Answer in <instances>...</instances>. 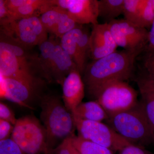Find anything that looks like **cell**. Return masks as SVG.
<instances>
[{
    "label": "cell",
    "instance_id": "9",
    "mask_svg": "<svg viewBox=\"0 0 154 154\" xmlns=\"http://www.w3.org/2000/svg\"><path fill=\"white\" fill-rule=\"evenodd\" d=\"M53 5L66 10L79 25L98 23L99 4L97 0H51Z\"/></svg>",
    "mask_w": 154,
    "mask_h": 154
},
{
    "label": "cell",
    "instance_id": "22",
    "mask_svg": "<svg viewBox=\"0 0 154 154\" xmlns=\"http://www.w3.org/2000/svg\"><path fill=\"white\" fill-rule=\"evenodd\" d=\"M64 10L54 5L39 17L42 24L48 33L53 34Z\"/></svg>",
    "mask_w": 154,
    "mask_h": 154
},
{
    "label": "cell",
    "instance_id": "11",
    "mask_svg": "<svg viewBox=\"0 0 154 154\" xmlns=\"http://www.w3.org/2000/svg\"><path fill=\"white\" fill-rule=\"evenodd\" d=\"M0 72L3 78H16L33 73L28 59L21 58L0 44Z\"/></svg>",
    "mask_w": 154,
    "mask_h": 154
},
{
    "label": "cell",
    "instance_id": "2",
    "mask_svg": "<svg viewBox=\"0 0 154 154\" xmlns=\"http://www.w3.org/2000/svg\"><path fill=\"white\" fill-rule=\"evenodd\" d=\"M40 119L43 124L51 152L61 143L75 135L76 130L72 113L63 102L53 95H42L39 99Z\"/></svg>",
    "mask_w": 154,
    "mask_h": 154
},
{
    "label": "cell",
    "instance_id": "1",
    "mask_svg": "<svg viewBox=\"0 0 154 154\" xmlns=\"http://www.w3.org/2000/svg\"><path fill=\"white\" fill-rule=\"evenodd\" d=\"M146 48L116 51L87 64L83 80L89 94L107 82L114 80L126 82L130 79L134 73L136 60Z\"/></svg>",
    "mask_w": 154,
    "mask_h": 154
},
{
    "label": "cell",
    "instance_id": "33",
    "mask_svg": "<svg viewBox=\"0 0 154 154\" xmlns=\"http://www.w3.org/2000/svg\"><path fill=\"white\" fill-rule=\"evenodd\" d=\"M146 48L149 49L154 50V19L149 31L148 44Z\"/></svg>",
    "mask_w": 154,
    "mask_h": 154
},
{
    "label": "cell",
    "instance_id": "28",
    "mask_svg": "<svg viewBox=\"0 0 154 154\" xmlns=\"http://www.w3.org/2000/svg\"><path fill=\"white\" fill-rule=\"evenodd\" d=\"M0 154H25L11 138L0 140Z\"/></svg>",
    "mask_w": 154,
    "mask_h": 154
},
{
    "label": "cell",
    "instance_id": "10",
    "mask_svg": "<svg viewBox=\"0 0 154 154\" xmlns=\"http://www.w3.org/2000/svg\"><path fill=\"white\" fill-rule=\"evenodd\" d=\"M90 57L96 60L116 51L117 45L108 23L93 25L90 36Z\"/></svg>",
    "mask_w": 154,
    "mask_h": 154
},
{
    "label": "cell",
    "instance_id": "25",
    "mask_svg": "<svg viewBox=\"0 0 154 154\" xmlns=\"http://www.w3.org/2000/svg\"><path fill=\"white\" fill-rule=\"evenodd\" d=\"M144 2L145 0H124L125 19L134 24Z\"/></svg>",
    "mask_w": 154,
    "mask_h": 154
},
{
    "label": "cell",
    "instance_id": "6",
    "mask_svg": "<svg viewBox=\"0 0 154 154\" xmlns=\"http://www.w3.org/2000/svg\"><path fill=\"white\" fill-rule=\"evenodd\" d=\"M1 35L10 38L22 47L40 45L48 38L47 31L39 17L17 20H1Z\"/></svg>",
    "mask_w": 154,
    "mask_h": 154
},
{
    "label": "cell",
    "instance_id": "27",
    "mask_svg": "<svg viewBox=\"0 0 154 154\" xmlns=\"http://www.w3.org/2000/svg\"><path fill=\"white\" fill-rule=\"evenodd\" d=\"M72 137L63 140L51 151V154H81L74 145Z\"/></svg>",
    "mask_w": 154,
    "mask_h": 154
},
{
    "label": "cell",
    "instance_id": "5",
    "mask_svg": "<svg viewBox=\"0 0 154 154\" xmlns=\"http://www.w3.org/2000/svg\"><path fill=\"white\" fill-rule=\"evenodd\" d=\"M11 138L25 154H50L44 126L32 116L17 119Z\"/></svg>",
    "mask_w": 154,
    "mask_h": 154
},
{
    "label": "cell",
    "instance_id": "13",
    "mask_svg": "<svg viewBox=\"0 0 154 154\" xmlns=\"http://www.w3.org/2000/svg\"><path fill=\"white\" fill-rule=\"evenodd\" d=\"M78 69L71 57L57 41L54 48L53 60L51 69V82L55 81L61 85L64 80L72 71Z\"/></svg>",
    "mask_w": 154,
    "mask_h": 154
},
{
    "label": "cell",
    "instance_id": "20",
    "mask_svg": "<svg viewBox=\"0 0 154 154\" xmlns=\"http://www.w3.org/2000/svg\"><path fill=\"white\" fill-rule=\"evenodd\" d=\"M72 140L81 154H113L109 149L84 139L79 136H74Z\"/></svg>",
    "mask_w": 154,
    "mask_h": 154
},
{
    "label": "cell",
    "instance_id": "17",
    "mask_svg": "<svg viewBox=\"0 0 154 154\" xmlns=\"http://www.w3.org/2000/svg\"><path fill=\"white\" fill-rule=\"evenodd\" d=\"M56 40L53 38H48L39 45V56L36 58V63L39 72L43 78L49 82H51L50 73L53 60L54 54Z\"/></svg>",
    "mask_w": 154,
    "mask_h": 154
},
{
    "label": "cell",
    "instance_id": "8",
    "mask_svg": "<svg viewBox=\"0 0 154 154\" xmlns=\"http://www.w3.org/2000/svg\"><path fill=\"white\" fill-rule=\"evenodd\" d=\"M74 119L79 137L105 147L113 153L119 152L125 146L131 144L107 124L101 122Z\"/></svg>",
    "mask_w": 154,
    "mask_h": 154
},
{
    "label": "cell",
    "instance_id": "12",
    "mask_svg": "<svg viewBox=\"0 0 154 154\" xmlns=\"http://www.w3.org/2000/svg\"><path fill=\"white\" fill-rule=\"evenodd\" d=\"M63 99L65 106L72 113L82 103L85 96V85L78 69L71 72L61 85Z\"/></svg>",
    "mask_w": 154,
    "mask_h": 154
},
{
    "label": "cell",
    "instance_id": "30",
    "mask_svg": "<svg viewBox=\"0 0 154 154\" xmlns=\"http://www.w3.org/2000/svg\"><path fill=\"white\" fill-rule=\"evenodd\" d=\"M119 154H154L145 149L144 147L130 144L122 149Z\"/></svg>",
    "mask_w": 154,
    "mask_h": 154
},
{
    "label": "cell",
    "instance_id": "16",
    "mask_svg": "<svg viewBox=\"0 0 154 154\" xmlns=\"http://www.w3.org/2000/svg\"><path fill=\"white\" fill-rule=\"evenodd\" d=\"M72 113L75 118L88 121L102 122L108 118L104 108L96 100L82 102Z\"/></svg>",
    "mask_w": 154,
    "mask_h": 154
},
{
    "label": "cell",
    "instance_id": "15",
    "mask_svg": "<svg viewBox=\"0 0 154 154\" xmlns=\"http://www.w3.org/2000/svg\"><path fill=\"white\" fill-rule=\"evenodd\" d=\"M82 25L79 26L63 35L60 41L63 49L68 53L75 63L81 75H83L86 65L83 62L80 55L78 38Z\"/></svg>",
    "mask_w": 154,
    "mask_h": 154
},
{
    "label": "cell",
    "instance_id": "26",
    "mask_svg": "<svg viewBox=\"0 0 154 154\" xmlns=\"http://www.w3.org/2000/svg\"><path fill=\"white\" fill-rule=\"evenodd\" d=\"M143 53V63L146 72L144 75L154 82V50L147 49L146 48Z\"/></svg>",
    "mask_w": 154,
    "mask_h": 154
},
{
    "label": "cell",
    "instance_id": "24",
    "mask_svg": "<svg viewBox=\"0 0 154 154\" xmlns=\"http://www.w3.org/2000/svg\"><path fill=\"white\" fill-rule=\"evenodd\" d=\"M79 25L75 22L66 10L63 12L53 34L60 38L63 35L77 28Z\"/></svg>",
    "mask_w": 154,
    "mask_h": 154
},
{
    "label": "cell",
    "instance_id": "14",
    "mask_svg": "<svg viewBox=\"0 0 154 154\" xmlns=\"http://www.w3.org/2000/svg\"><path fill=\"white\" fill-rule=\"evenodd\" d=\"M141 96L140 102L150 127L154 144V82L145 75L136 80Z\"/></svg>",
    "mask_w": 154,
    "mask_h": 154
},
{
    "label": "cell",
    "instance_id": "21",
    "mask_svg": "<svg viewBox=\"0 0 154 154\" xmlns=\"http://www.w3.org/2000/svg\"><path fill=\"white\" fill-rule=\"evenodd\" d=\"M110 32L117 46L122 48L124 50H132L137 48H146L147 45L140 44L139 42L128 38L123 35L119 30L114 21L108 23Z\"/></svg>",
    "mask_w": 154,
    "mask_h": 154
},
{
    "label": "cell",
    "instance_id": "31",
    "mask_svg": "<svg viewBox=\"0 0 154 154\" xmlns=\"http://www.w3.org/2000/svg\"><path fill=\"white\" fill-rule=\"evenodd\" d=\"M14 125L9 122L0 119V140L9 138L13 132Z\"/></svg>",
    "mask_w": 154,
    "mask_h": 154
},
{
    "label": "cell",
    "instance_id": "32",
    "mask_svg": "<svg viewBox=\"0 0 154 154\" xmlns=\"http://www.w3.org/2000/svg\"><path fill=\"white\" fill-rule=\"evenodd\" d=\"M10 12L6 4V0H0V20L8 19Z\"/></svg>",
    "mask_w": 154,
    "mask_h": 154
},
{
    "label": "cell",
    "instance_id": "3",
    "mask_svg": "<svg viewBox=\"0 0 154 154\" xmlns=\"http://www.w3.org/2000/svg\"><path fill=\"white\" fill-rule=\"evenodd\" d=\"M106 121L131 144L144 147L153 143L150 127L140 102L129 110L109 116Z\"/></svg>",
    "mask_w": 154,
    "mask_h": 154
},
{
    "label": "cell",
    "instance_id": "23",
    "mask_svg": "<svg viewBox=\"0 0 154 154\" xmlns=\"http://www.w3.org/2000/svg\"><path fill=\"white\" fill-rule=\"evenodd\" d=\"M154 19V0H145L134 24L144 28H151Z\"/></svg>",
    "mask_w": 154,
    "mask_h": 154
},
{
    "label": "cell",
    "instance_id": "19",
    "mask_svg": "<svg viewBox=\"0 0 154 154\" xmlns=\"http://www.w3.org/2000/svg\"><path fill=\"white\" fill-rule=\"evenodd\" d=\"M99 4V17L109 23L123 14L124 0H100Z\"/></svg>",
    "mask_w": 154,
    "mask_h": 154
},
{
    "label": "cell",
    "instance_id": "29",
    "mask_svg": "<svg viewBox=\"0 0 154 154\" xmlns=\"http://www.w3.org/2000/svg\"><path fill=\"white\" fill-rule=\"evenodd\" d=\"M0 119L9 122L13 125L17 123V119L13 110L5 103H0Z\"/></svg>",
    "mask_w": 154,
    "mask_h": 154
},
{
    "label": "cell",
    "instance_id": "4",
    "mask_svg": "<svg viewBox=\"0 0 154 154\" xmlns=\"http://www.w3.org/2000/svg\"><path fill=\"white\" fill-rule=\"evenodd\" d=\"M109 116L129 110L138 101V94L125 81L114 80L103 84L90 94Z\"/></svg>",
    "mask_w": 154,
    "mask_h": 154
},
{
    "label": "cell",
    "instance_id": "18",
    "mask_svg": "<svg viewBox=\"0 0 154 154\" xmlns=\"http://www.w3.org/2000/svg\"><path fill=\"white\" fill-rule=\"evenodd\" d=\"M121 33L128 38L135 40L140 44L147 45L149 31L125 19L113 20Z\"/></svg>",
    "mask_w": 154,
    "mask_h": 154
},
{
    "label": "cell",
    "instance_id": "7",
    "mask_svg": "<svg viewBox=\"0 0 154 154\" xmlns=\"http://www.w3.org/2000/svg\"><path fill=\"white\" fill-rule=\"evenodd\" d=\"M1 98L20 106L33 109V103L39 101L43 82L31 74L17 78H1Z\"/></svg>",
    "mask_w": 154,
    "mask_h": 154
}]
</instances>
